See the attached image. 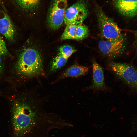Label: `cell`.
Instances as JSON below:
<instances>
[{"mask_svg": "<svg viewBox=\"0 0 137 137\" xmlns=\"http://www.w3.org/2000/svg\"><path fill=\"white\" fill-rule=\"evenodd\" d=\"M3 17L0 18V33L9 41H13L15 34L14 24L8 14L4 13Z\"/></svg>", "mask_w": 137, "mask_h": 137, "instance_id": "obj_9", "label": "cell"}, {"mask_svg": "<svg viewBox=\"0 0 137 137\" xmlns=\"http://www.w3.org/2000/svg\"><path fill=\"white\" fill-rule=\"evenodd\" d=\"M3 69V66L1 58L0 57V75L1 74Z\"/></svg>", "mask_w": 137, "mask_h": 137, "instance_id": "obj_18", "label": "cell"}, {"mask_svg": "<svg viewBox=\"0 0 137 137\" xmlns=\"http://www.w3.org/2000/svg\"><path fill=\"white\" fill-rule=\"evenodd\" d=\"M68 59L60 53L58 54L53 59L51 66V70L55 71L60 68L66 63Z\"/></svg>", "mask_w": 137, "mask_h": 137, "instance_id": "obj_13", "label": "cell"}, {"mask_svg": "<svg viewBox=\"0 0 137 137\" xmlns=\"http://www.w3.org/2000/svg\"><path fill=\"white\" fill-rule=\"evenodd\" d=\"M42 62L41 56L37 50L28 48L23 51L19 56L16 63V70L22 75L33 76L42 71Z\"/></svg>", "mask_w": 137, "mask_h": 137, "instance_id": "obj_2", "label": "cell"}, {"mask_svg": "<svg viewBox=\"0 0 137 137\" xmlns=\"http://www.w3.org/2000/svg\"><path fill=\"white\" fill-rule=\"evenodd\" d=\"M96 13L99 28L104 38L108 40L124 41L120 28L112 19L106 15L101 9H98Z\"/></svg>", "mask_w": 137, "mask_h": 137, "instance_id": "obj_4", "label": "cell"}, {"mask_svg": "<svg viewBox=\"0 0 137 137\" xmlns=\"http://www.w3.org/2000/svg\"><path fill=\"white\" fill-rule=\"evenodd\" d=\"M111 70L118 78L137 95V69L126 63L112 62Z\"/></svg>", "mask_w": 137, "mask_h": 137, "instance_id": "obj_3", "label": "cell"}, {"mask_svg": "<svg viewBox=\"0 0 137 137\" xmlns=\"http://www.w3.org/2000/svg\"><path fill=\"white\" fill-rule=\"evenodd\" d=\"M67 1L54 0L49 9L48 21L50 27L53 29L58 28L63 22Z\"/></svg>", "mask_w": 137, "mask_h": 137, "instance_id": "obj_6", "label": "cell"}, {"mask_svg": "<svg viewBox=\"0 0 137 137\" xmlns=\"http://www.w3.org/2000/svg\"><path fill=\"white\" fill-rule=\"evenodd\" d=\"M58 0L63 1H67V0Z\"/></svg>", "mask_w": 137, "mask_h": 137, "instance_id": "obj_19", "label": "cell"}, {"mask_svg": "<svg viewBox=\"0 0 137 137\" xmlns=\"http://www.w3.org/2000/svg\"><path fill=\"white\" fill-rule=\"evenodd\" d=\"M9 53L5 43L0 35V56H4Z\"/></svg>", "mask_w": 137, "mask_h": 137, "instance_id": "obj_17", "label": "cell"}, {"mask_svg": "<svg viewBox=\"0 0 137 137\" xmlns=\"http://www.w3.org/2000/svg\"><path fill=\"white\" fill-rule=\"evenodd\" d=\"M136 38H137V36H136Z\"/></svg>", "mask_w": 137, "mask_h": 137, "instance_id": "obj_20", "label": "cell"}, {"mask_svg": "<svg viewBox=\"0 0 137 137\" xmlns=\"http://www.w3.org/2000/svg\"><path fill=\"white\" fill-rule=\"evenodd\" d=\"M93 87L96 89L105 88L103 71L102 67L96 62L93 64Z\"/></svg>", "mask_w": 137, "mask_h": 137, "instance_id": "obj_10", "label": "cell"}, {"mask_svg": "<svg viewBox=\"0 0 137 137\" xmlns=\"http://www.w3.org/2000/svg\"><path fill=\"white\" fill-rule=\"evenodd\" d=\"M124 41L105 39L100 41L98 47L100 51L109 57H115L121 54L124 50Z\"/></svg>", "mask_w": 137, "mask_h": 137, "instance_id": "obj_7", "label": "cell"}, {"mask_svg": "<svg viewBox=\"0 0 137 137\" xmlns=\"http://www.w3.org/2000/svg\"><path fill=\"white\" fill-rule=\"evenodd\" d=\"M88 14L86 4L83 1H79L66 9L64 22L66 25L81 23L87 17Z\"/></svg>", "mask_w": 137, "mask_h": 137, "instance_id": "obj_5", "label": "cell"}, {"mask_svg": "<svg viewBox=\"0 0 137 137\" xmlns=\"http://www.w3.org/2000/svg\"><path fill=\"white\" fill-rule=\"evenodd\" d=\"M36 118V112L30 105L23 101L15 102L11 116L13 137H24L34 126Z\"/></svg>", "mask_w": 137, "mask_h": 137, "instance_id": "obj_1", "label": "cell"}, {"mask_svg": "<svg viewBox=\"0 0 137 137\" xmlns=\"http://www.w3.org/2000/svg\"><path fill=\"white\" fill-rule=\"evenodd\" d=\"M76 25L73 24L67 25L64 32L61 36V39L75 40Z\"/></svg>", "mask_w": 137, "mask_h": 137, "instance_id": "obj_14", "label": "cell"}, {"mask_svg": "<svg viewBox=\"0 0 137 137\" xmlns=\"http://www.w3.org/2000/svg\"><path fill=\"white\" fill-rule=\"evenodd\" d=\"M17 6L22 10H28L36 7L40 0H14Z\"/></svg>", "mask_w": 137, "mask_h": 137, "instance_id": "obj_12", "label": "cell"}, {"mask_svg": "<svg viewBox=\"0 0 137 137\" xmlns=\"http://www.w3.org/2000/svg\"><path fill=\"white\" fill-rule=\"evenodd\" d=\"M88 34V29L86 25L82 23L76 25L75 40H82L87 37Z\"/></svg>", "mask_w": 137, "mask_h": 137, "instance_id": "obj_15", "label": "cell"}, {"mask_svg": "<svg viewBox=\"0 0 137 137\" xmlns=\"http://www.w3.org/2000/svg\"><path fill=\"white\" fill-rule=\"evenodd\" d=\"M76 50L72 46L69 45L62 46L59 48V53L67 59Z\"/></svg>", "mask_w": 137, "mask_h": 137, "instance_id": "obj_16", "label": "cell"}, {"mask_svg": "<svg viewBox=\"0 0 137 137\" xmlns=\"http://www.w3.org/2000/svg\"><path fill=\"white\" fill-rule=\"evenodd\" d=\"M88 71L85 66L75 64L70 67L63 73V77H77L86 74Z\"/></svg>", "mask_w": 137, "mask_h": 137, "instance_id": "obj_11", "label": "cell"}, {"mask_svg": "<svg viewBox=\"0 0 137 137\" xmlns=\"http://www.w3.org/2000/svg\"><path fill=\"white\" fill-rule=\"evenodd\" d=\"M115 6L122 15L128 17L137 15V0H115Z\"/></svg>", "mask_w": 137, "mask_h": 137, "instance_id": "obj_8", "label": "cell"}]
</instances>
